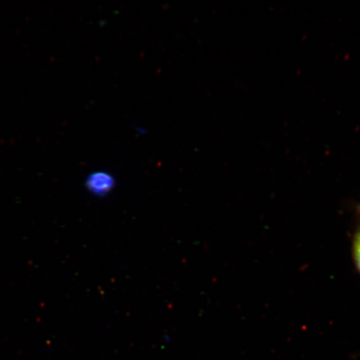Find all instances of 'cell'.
Returning <instances> with one entry per match:
<instances>
[{
    "label": "cell",
    "mask_w": 360,
    "mask_h": 360,
    "mask_svg": "<svg viewBox=\"0 0 360 360\" xmlns=\"http://www.w3.org/2000/svg\"><path fill=\"white\" fill-rule=\"evenodd\" d=\"M116 180L114 175L106 171H96L89 174L85 180L87 191L97 197H105L114 191Z\"/></svg>",
    "instance_id": "6da1fadb"
},
{
    "label": "cell",
    "mask_w": 360,
    "mask_h": 360,
    "mask_svg": "<svg viewBox=\"0 0 360 360\" xmlns=\"http://www.w3.org/2000/svg\"><path fill=\"white\" fill-rule=\"evenodd\" d=\"M352 257L355 269H356L360 276V226H359L354 233L352 238Z\"/></svg>",
    "instance_id": "7a4b0ae2"
},
{
    "label": "cell",
    "mask_w": 360,
    "mask_h": 360,
    "mask_svg": "<svg viewBox=\"0 0 360 360\" xmlns=\"http://www.w3.org/2000/svg\"><path fill=\"white\" fill-rule=\"evenodd\" d=\"M355 210H356V214L360 219V202H359V204L355 206Z\"/></svg>",
    "instance_id": "3957f363"
}]
</instances>
